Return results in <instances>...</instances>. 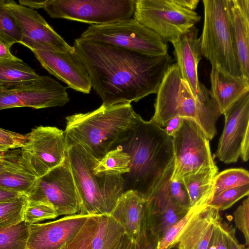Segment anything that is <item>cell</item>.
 Segmentation results:
<instances>
[{
	"mask_svg": "<svg viewBox=\"0 0 249 249\" xmlns=\"http://www.w3.org/2000/svg\"><path fill=\"white\" fill-rule=\"evenodd\" d=\"M73 47L105 106L137 102L157 93L173 62L168 53L149 55L81 37Z\"/></svg>",
	"mask_w": 249,
	"mask_h": 249,
	"instance_id": "6da1fadb",
	"label": "cell"
},
{
	"mask_svg": "<svg viewBox=\"0 0 249 249\" xmlns=\"http://www.w3.org/2000/svg\"><path fill=\"white\" fill-rule=\"evenodd\" d=\"M116 147L130 159L129 172L122 175L124 192L136 191L147 199L171 178L172 138L153 121H145L137 114L131 128Z\"/></svg>",
	"mask_w": 249,
	"mask_h": 249,
	"instance_id": "7a4b0ae2",
	"label": "cell"
},
{
	"mask_svg": "<svg viewBox=\"0 0 249 249\" xmlns=\"http://www.w3.org/2000/svg\"><path fill=\"white\" fill-rule=\"evenodd\" d=\"M200 94L196 97L182 78L178 64L166 72L157 92L155 112L150 120L165 127L171 119L180 116L194 120L210 140L216 134V123L221 114L209 90L200 83Z\"/></svg>",
	"mask_w": 249,
	"mask_h": 249,
	"instance_id": "3957f363",
	"label": "cell"
},
{
	"mask_svg": "<svg viewBox=\"0 0 249 249\" xmlns=\"http://www.w3.org/2000/svg\"><path fill=\"white\" fill-rule=\"evenodd\" d=\"M137 114L130 103L124 102L102 104L92 111L68 116L64 131L67 145L80 144L100 160L124 138Z\"/></svg>",
	"mask_w": 249,
	"mask_h": 249,
	"instance_id": "277c9868",
	"label": "cell"
},
{
	"mask_svg": "<svg viewBox=\"0 0 249 249\" xmlns=\"http://www.w3.org/2000/svg\"><path fill=\"white\" fill-rule=\"evenodd\" d=\"M67 147L68 160L81 200L79 213L109 215L124 192L123 176L96 175L94 168L99 160L80 144Z\"/></svg>",
	"mask_w": 249,
	"mask_h": 249,
	"instance_id": "5b68a950",
	"label": "cell"
},
{
	"mask_svg": "<svg viewBox=\"0 0 249 249\" xmlns=\"http://www.w3.org/2000/svg\"><path fill=\"white\" fill-rule=\"evenodd\" d=\"M204 22L200 36L201 55L212 66H220L240 76L231 20L230 0H203Z\"/></svg>",
	"mask_w": 249,
	"mask_h": 249,
	"instance_id": "8992f818",
	"label": "cell"
},
{
	"mask_svg": "<svg viewBox=\"0 0 249 249\" xmlns=\"http://www.w3.org/2000/svg\"><path fill=\"white\" fill-rule=\"evenodd\" d=\"M133 18L172 43L200 20L194 11L185 9L174 0H136Z\"/></svg>",
	"mask_w": 249,
	"mask_h": 249,
	"instance_id": "52a82bcc",
	"label": "cell"
},
{
	"mask_svg": "<svg viewBox=\"0 0 249 249\" xmlns=\"http://www.w3.org/2000/svg\"><path fill=\"white\" fill-rule=\"evenodd\" d=\"M80 37L149 55L168 53L166 42L133 18L107 24L90 25Z\"/></svg>",
	"mask_w": 249,
	"mask_h": 249,
	"instance_id": "ba28073f",
	"label": "cell"
},
{
	"mask_svg": "<svg viewBox=\"0 0 249 249\" xmlns=\"http://www.w3.org/2000/svg\"><path fill=\"white\" fill-rule=\"evenodd\" d=\"M136 0H46L44 9L53 18L98 25L133 18Z\"/></svg>",
	"mask_w": 249,
	"mask_h": 249,
	"instance_id": "9c48e42d",
	"label": "cell"
},
{
	"mask_svg": "<svg viewBox=\"0 0 249 249\" xmlns=\"http://www.w3.org/2000/svg\"><path fill=\"white\" fill-rule=\"evenodd\" d=\"M172 140L174 168L171 180H179L203 169L217 168L209 140L194 120L183 118Z\"/></svg>",
	"mask_w": 249,
	"mask_h": 249,
	"instance_id": "30bf717a",
	"label": "cell"
},
{
	"mask_svg": "<svg viewBox=\"0 0 249 249\" xmlns=\"http://www.w3.org/2000/svg\"><path fill=\"white\" fill-rule=\"evenodd\" d=\"M22 158L38 178L62 164L67 158L65 132L55 126H39L26 134Z\"/></svg>",
	"mask_w": 249,
	"mask_h": 249,
	"instance_id": "8fae6325",
	"label": "cell"
},
{
	"mask_svg": "<svg viewBox=\"0 0 249 249\" xmlns=\"http://www.w3.org/2000/svg\"><path fill=\"white\" fill-rule=\"evenodd\" d=\"M26 197L29 200L50 204L58 216L79 213L81 200L67 155L62 164L37 178L34 187Z\"/></svg>",
	"mask_w": 249,
	"mask_h": 249,
	"instance_id": "7c38bea8",
	"label": "cell"
},
{
	"mask_svg": "<svg viewBox=\"0 0 249 249\" xmlns=\"http://www.w3.org/2000/svg\"><path fill=\"white\" fill-rule=\"evenodd\" d=\"M65 87L48 76L27 84L0 87V110L18 107L35 109L62 107L70 101Z\"/></svg>",
	"mask_w": 249,
	"mask_h": 249,
	"instance_id": "4fadbf2b",
	"label": "cell"
},
{
	"mask_svg": "<svg viewBox=\"0 0 249 249\" xmlns=\"http://www.w3.org/2000/svg\"><path fill=\"white\" fill-rule=\"evenodd\" d=\"M27 48L45 70L69 88L85 94L90 92L91 86L89 73L74 49L63 51L39 43H33Z\"/></svg>",
	"mask_w": 249,
	"mask_h": 249,
	"instance_id": "5bb4252c",
	"label": "cell"
},
{
	"mask_svg": "<svg viewBox=\"0 0 249 249\" xmlns=\"http://www.w3.org/2000/svg\"><path fill=\"white\" fill-rule=\"evenodd\" d=\"M225 124L216 156L226 163L236 162L240 157L242 140L249 132V92L243 95L224 114Z\"/></svg>",
	"mask_w": 249,
	"mask_h": 249,
	"instance_id": "9a60e30c",
	"label": "cell"
},
{
	"mask_svg": "<svg viewBox=\"0 0 249 249\" xmlns=\"http://www.w3.org/2000/svg\"><path fill=\"white\" fill-rule=\"evenodd\" d=\"M5 6L18 23L21 31L20 44L26 47L33 43L53 46L63 51L74 49L58 34L37 11L6 0Z\"/></svg>",
	"mask_w": 249,
	"mask_h": 249,
	"instance_id": "2e32d148",
	"label": "cell"
},
{
	"mask_svg": "<svg viewBox=\"0 0 249 249\" xmlns=\"http://www.w3.org/2000/svg\"><path fill=\"white\" fill-rule=\"evenodd\" d=\"M90 216L78 213L53 221L30 224L27 249H61Z\"/></svg>",
	"mask_w": 249,
	"mask_h": 249,
	"instance_id": "e0dca14e",
	"label": "cell"
},
{
	"mask_svg": "<svg viewBox=\"0 0 249 249\" xmlns=\"http://www.w3.org/2000/svg\"><path fill=\"white\" fill-rule=\"evenodd\" d=\"M170 179L147 198L146 228L158 242L168 229L190 209L181 207L170 196L168 189Z\"/></svg>",
	"mask_w": 249,
	"mask_h": 249,
	"instance_id": "ac0fdd59",
	"label": "cell"
},
{
	"mask_svg": "<svg viewBox=\"0 0 249 249\" xmlns=\"http://www.w3.org/2000/svg\"><path fill=\"white\" fill-rule=\"evenodd\" d=\"M147 199L139 192L129 190L118 198L109 214L124 228L125 233L134 242L146 228Z\"/></svg>",
	"mask_w": 249,
	"mask_h": 249,
	"instance_id": "d6986e66",
	"label": "cell"
},
{
	"mask_svg": "<svg viewBox=\"0 0 249 249\" xmlns=\"http://www.w3.org/2000/svg\"><path fill=\"white\" fill-rule=\"evenodd\" d=\"M198 31V29L194 26L172 43L174 54L181 76L196 97L201 92L197 70L202 55Z\"/></svg>",
	"mask_w": 249,
	"mask_h": 249,
	"instance_id": "ffe728a7",
	"label": "cell"
},
{
	"mask_svg": "<svg viewBox=\"0 0 249 249\" xmlns=\"http://www.w3.org/2000/svg\"><path fill=\"white\" fill-rule=\"evenodd\" d=\"M0 187L27 196L37 178L23 160L20 149H9L0 155Z\"/></svg>",
	"mask_w": 249,
	"mask_h": 249,
	"instance_id": "44dd1931",
	"label": "cell"
},
{
	"mask_svg": "<svg viewBox=\"0 0 249 249\" xmlns=\"http://www.w3.org/2000/svg\"><path fill=\"white\" fill-rule=\"evenodd\" d=\"M210 80V91L221 114L249 92V78L234 76L218 65L212 66Z\"/></svg>",
	"mask_w": 249,
	"mask_h": 249,
	"instance_id": "7402d4cb",
	"label": "cell"
},
{
	"mask_svg": "<svg viewBox=\"0 0 249 249\" xmlns=\"http://www.w3.org/2000/svg\"><path fill=\"white\" fill-rule=\"evenodd\" d=\"M219 212L210 206L204 207L183 230L178 249H207L214 227L222 219Z\"/></svg>",
	"mask_w": 249,
	"mask_h": 249,
	"instance_id": "603a6c76",
	"label": "cell"
},
{
	"mask_svg": "<svg viewBox=\"0 0 249 249\" xmlns=\"http://www.w3.org/2000/svg\"><path fill=\"white\" fill-rule=\"evenodd\" d=\"M230 11L240 72L249 78V0H230Z\"/></svg>",
	"mask_w": 249,
	"mask_h": 249,
	"instance_id": "cb8c5ba5",
	"label": "cell"
},
{
	"mask_svg": "<svg viewBox=\"0 0 249 249\" xmlns=\"http://www.w3.org/2000/svg\"><path fill=\"white\" fill-rule=\"evenodd\" d=\"M217 174V167L208 168L180 180L188 193L190 208L208 205L212 198L214 179Z\"/></svg>",
	"mask_w": 249,
	"mask_h": 249,
	"instance_id": "d4e9b609",
	"label": "cell"
},
{
	"mask_svg": "<svg viewBox=\"0 0 249 249\" xmlns=\"http://www.w3.org/2000/svg\"><path fill=\"white\" fill-rule=\"evenodd\" d=\"M40 76L21 59L0 60V87L30 84Z\"/></svg>",
	"mask_w": 249,
	"mask_h": 249,
	"instance_id": "484cf974",
	"label": "cell"
},
{
	"mask_svg": "<svg viewBox=\"0 0 249 249\" xmlns=\"http://www.w3.org/2000/svg\"><path fill=\"white\" fill-rule=\"evenodd\" d=\"M125 234L123 227L110 215L99 216L92 249H120Z\"/></svg>",
	"mask_w": 249,
	"mask_h": 249,
	"instance_id": "4316f807",
	"label": "cell"
},
{
	"mask_svg": "<svg viewBox=\"0 0 249 249\" xmlns=\"http://www.w3.org/2000/svg\"><path fill=\"white\" fill-rule=\"evenodd\" d=\"M130 157L119 147L109 151L94 168L96 175H123L129 172Z\"/></svg>",
	"mask_w": 249,
	"mask_h": 249,
	"instance_id": "83f0119b",
	"label": "cell"
},
{
	"mask_svg": "<svg viewBox=\"0 0 249 249\" xmlns=\"http://www.w3.org/2000/svg\"><path fill=\"white\" fill-rule=\"evenodd\" d=\"M30 224L22 220L0 228V249H27Z\"/></svg>",
	"mask_w": 249,
	"mask_h": 249,
	"instance_id": "f1b7e54d",
	"label": "cell"
},
{
	"mask_svg": "<svg viewBox=\"0 0 249 249\" xmlns=\"http://www.w3.org/2000/svg\"><path fill=\"white\" fill-rule=\"evenodd\" d=\"M248 184L249 173L248 170L243 168L225 170L214 178L212 198L226 190Z\"/></svg>",
	"mask_w": 249,
	"mask_h": 249,
	"instance_id": "f546056e",
	"label": "cell"
},
{
	"mask_svg": "<svg viewBox=\"0 0 249 249\" xmlns=\"http://www.w3.org/2000/svg\"><path fill=\"white\" fill-rule=\"evenodd\" d=\"M6 0H0V38L11 47L15 43H20L22 34L20 28L5 6Z\"/></svg>",
	"mask_w": 249,
	"mask_h": 249,
	"instance_id": "4dcf8cb0",
	"label": "cell"
},
{
	"mask_svg": "<svg viewBox=\"0 0 249 249\" xmlns=\"http://www.w3.org/2000/svg\"><path fill=\"white\" fill-rule=\"evenodd\" d=\"M98 223L99 216H90L77 233L61 249H92Z\"/></svg>",
	"mask_w": 249,
	"mask_h": 249,
	"instance_id": "1f68e13d",
	"label": "cell"
},
{
	"mask_svg": "<svg viewBox=\"0 0 249 249\" xmlns=\"http://www.w3.org/2000/svg\"><path fill=\"white\" fill-rule=\"evenodd\" d=\"M205 207L191 208L182 218L165 232L158 242L157 249H172L177 246L179 237L185 227Z\"/></svg>",
	"mask_w": 249,
	"mask_h": 249,
	"instance_id": "d6a6232c",
	"label": "cell"
},
{
	"mask_svg": "<svg viewBox=\"0 0 249 249\" xmlns=\"http://www.w3.org/2000/svg\"><path fill=\"white\" fill-rule=\"evenodd\" d=\"M26 202V196L0 202V228L13 225L23 220Z\"/></svg>",
	"mask_w": 249,
	"mask_h": 249,
	"instance_id": "836d02e7",
	"label": "cell"
},
{
	"mask_svg": "<svg viewBox=\"0 0 249 249\" xmlns=\"http://www.w3.org/2000/svg\"><path fill=\"white\" fill-rule=\"evenodd\" d=\"M57 216L56 211L50 204L27 199L23 218L25 222L31 224Z\"/></svg>",
	"mask_w": 249,
	"mask_h": 249,
	"instance_id": "e575fe53",
	"label": "cell"
},
{
	"mask_svg": "<svg viewBox=\"0 0 249 249\" xmlns=\"http://www.w3.org/2000/svg\"><path fill=\"white\" fill-rule=\"evenodd\" d=\"M249 184L225 191L213 197L208 205L217 209L219 212L231 208L242 198L248 196Z\"/></svg>",
	"mask_w": 249,
	"mask_h": 249,
	"instance_id": "d590c367",
	"label": "cell"
},
{
	"mask_svg": "<svg viewBox=\"0 0 249 249\" xmlns=\"http://www.w3.org/2000/svg\"><path fill=\"white\" fill-rule=\"evenodd\" d=\"M234 221L237 227L243 234L245 245L249 246V198L248 197L233 213Z\"/></svg>",
	"mask_w": 249,
	"mask_h": 249,
	"instance_id": "8d00e7d4",
	"label": "cell"
},
{
	"mask_svg": "<svg viewBox=\"0 0 249 249\" xmlns=\"http://www.w3.org/2000/svg\"><path fill=\"white\" fill-rule=\"evenodd\" d=\"M229 224L222 219L216 224L207 249H229L227 229Z\"/></svg>",
	"mask_w": 249,
	"mask_h": 249,
	"instance_id": "74e56055",
	"label": "cell"
},
{
	"mask_svg": "<svg viewBox=\"0 0 249 249\" xmlns=\"http://www.w3.org/2000/svg\"><path fill=\"white\" fill-rule=\"evenodd\" d=\"M26 139V135L0 128V148L5 150L19 148Z\"/></svg>",
	"mask_w": 249,
	"mask_h": 249,
	"instance_id": "f35d334b",
	"label": "cell"
},
{
	"mask_svg": "<svg viewBox=\"0 0 249 249\" xmlns=\"http://www.w3.org/2000/svg\"><path fill=\"white\" fill-rule=\"evenodd\" d=\"M168 189L170 196L178 205L186 209L191 208L188 193L181 180L170 179Z\"/></svg>",
	"mask_w": 249,
	"mask_h": 249,
	"instance_id": "ab89813d",
	"label": "cell"
},
{
	"mask_svg": "<svg viewBox=\"0 0 249 249\" xmlns=\"http://www.w3.org/2000/svg\"><path fill=\"white\" fill-rule=\"evenodd\" d=\"M134 243L135 249H157L158 241L147 231L142 233Z\"/></svg>",
	"mask_w": 249,
	"mask_h": 249,
	"instance_id": "60d3db41",
	"label": "cell"
},
{
	"mask_svg": "<svg viewBox=\"0 0 249 249\" xmlns=\"http://www.w3.org/2000/svg\"><path fill=\"white\" fill-rule=\"evenodd\" d=\"M229 249H249V247L239 243L235 236V229L228 225L227 229Z\"/></svg>",
	"mask_w": 249,
	"mask_h": 249,
	"instance_id": "b9f144b4",
	"label": "cell"
},
{
	"mask_svg": "<svg viewBox=\"0 0 249 249\" xmlns=\"http://www.w3.org/2000/svg\"><path fill=\"white\" fill-rule=\"evenodd\" d=\"M183 119L181 117L176 116L167 122L164 130L168 136L173 137L180 128Z\"/></svg>",
	"mask_w": 249,
	"mask_h": 249,
	"instance_id": "7bdbcfd3",
	"label": "cell"
},
{
	"mask_svg": "<svg viewBox=\"0 0 249 249\" xmlns=\"http://www.w3.org/2000/svg\"><path fill=\"white\" fill-rule=\"evenodd\" d=\"M25 196L21 193L0 187V202L13 200Z\"/></svg>",
	"mask_w": 249,
	"mask_h": 249,
	"instance_id": "ee69618b",
	"label": "cell"
},
{
	"mask_svg": "<svg viewBox=\"0 0 249 249\" xmlns=\"http://www.w3.org/2000/svg\"><path fill=\"white\" fill-rule=\"evenodd\" d=\"M19 59L11 53L10 48L0 38V60Z\"/></svg>",
	"mask_w": 249,
	"mask_h": 249,
	"instance_id": "f6af8a7d",
	"label": "cell"
},
{
	"mask_svg": "<svg viewBox=\"0 0 249 249\" xmlns=\"http://www.w3.org/2000/svg\"><path fill=\"white\" fill-rule=\"evenodd\" d=\"M249 132L244 136L241 145L240 157L244 161H247L249 156Z\"/></svg>",
	"mask_w": 249,
	"mask_h": 249,
	"instance_id": "bcb514c9",
	"label": "cell"
},
{
	"mask_svg": "<svg viewBox=\"0 0 249 249\" xmlns=\"http://www.w3.org/2000/svg\"><path fill=\"white\" fill-rule=\"evenodd\" d=\"M46 0H19V4L30 8L32 9H43Z\"/></svg>",
	"mask_w": 249,
	"mask_h": 249,
	"instance_id": "7dc6e473",
	"label": "cell"
},
{
	"mask_svg": "<svg viewBox=\"0 0 249 249\" xmlns=\"http://www.w3.org/2000/svg\"><path fill=\"white\" fill-rule=\"evenodd\" d=\"M180 6L191 11L196 9L199 0H174Z\"/></svg>",
	"mask_w": 249,
	"mask_h": 249,
	"instance_id": "c3c4849f",
	"label": "cell"
},
{
	"mask_svg": "<svg viewBox=\"0 0 249 249\" xmlns=\"http://www.w3.org/2000/svg\"><path fill=\"white\" fill-rule=\"evenodd\" d=\"M120 249H135V244L125 234Z\"/></svg>",
	"mask_w": 249,
	"mask_h": 249,
	"instance_id": "681fc988",
	"label": "cell"
},
{
	"mask_svg": "<svg viewBox=\"0 0 249 249\" xmlns=\"http://www.w3.org/2000/svg\"><path fill=\"white\" fill-rule=\"evenodd\" d=\"M7 150H5L4 149L0 148V155L3 152H4Z\"/></svg>",
	"mask_w": 249,
	"mask_h": 249,
	"instance_id": "f907efd6",
	"label": "cell"
},
{
	"mask_svg": "<svg viewBox=\"0 0 249 249\" xmlns=\"http://www.w3.org/2000/svg\"><path fill=\"white\" fill-rule=\"evenodd\" d=\"M2 171H3L2 167L0 164V173H1Z\"/></svg>",
	"mask_w": 249,
	"mask_h": 249,
	"instance_id": "816d5d0a",
	"label": "cell"
}]
</instances>
